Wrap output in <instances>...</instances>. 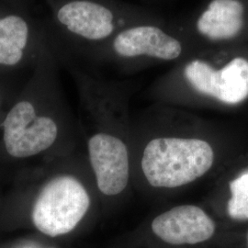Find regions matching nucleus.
Listing matches in <instances>:
<instances>
[{
	"instance_id": "1",
	"label": "nucleus",
	"mask_w": 248,
	"mask_h": 248,
	"mask_svg": "<svg viewBox=\"0 0 248 248\" xmlns=\"http://www.w3.org/2000/svg\"><path fill=\"white\" fill-rule=\"evenodd\" d=\"M50 38L59 56L89 58L127 27L152 22L122 0H45Z\"/></svg>"
},
{
	"instance_id": "2",
	"label": "nucleus",
	"mask_w": 248,
	"mask_h": 248,
	"mask_svg": "<svg viewBox=\"0 0 248 248\" xmlns=\"http://www.w3.org/2000/svg\"><path fill=\"white\" fill-rule=\"evenodd\" d=\"M213 162V147L204 140L160 137L145 146L142 169L151 186L175 188L204 176L212 169Z\"/></svg>"
},
{
	"instance_id": "3",
	"label": "nucleus",
	"mask_w": 248,
	"mask_h": 248,
	"mask_svg": "<svg viewBox=\"0 0 248 248\" xmlns=\"http://www.w3.org/2000/svg\"><path fill=\"white\" fill-rule=\"evenodd\" d=\"M52 45L36 62V97L18 100L9 109L3 123L6 150L15 158H27L49 149L56 141L58 125L52 116L45 113L42 100Z\"/></svg>"
},
{
	"instance_id": "4",
	"label": "nucleus",
	"mask_w": 248,
	"mask_h": 248,
	"mask_svg": "<svg viewBox=\"0 0 248 248\" xmlns=\"http://www.w3.org/2000/svg\"><path fill=\"white\" fill-rule=\"evenodd\" d=\"M90 196L78 178L57 176L42 187L33 204L31 219L37 230L55 237L74 230L90 208Z\"/></svg>"
},
{
	"instance_id": "5",
	"label": "nucleus",
	"mask_w": 248,
	"mask_h": 248,
	"mask_svg": "<svg viewBox=\"0 0 248 248\" xmlns=\"http://www.w3.org/2000/svg\"><path fill=\"white\" fill-rule=\"evenodd\" d=\"M183 53L182 42L154 22L127 27L89 56L95 61L129 63L140 60L174 61Z\"/></svg>"
},
{
	"instance_id": "6",
	"label": "nucleus",
	"mask_w": 248,
	"mask_h": 248,
	"mask_svg": "<svg viewBox=\"0 0 248 248\" xmlns=\"http://www.w3.org/2000/svg\"><path fill=\"white\" fill-rule=\"evenodd\" d=\"M183 76L197 92L226 105H238L248 98V60L235 57L220 69L202 60L186 62Z\"/></svg>"
},
{
	"instance_id": "7",
	"label": "nucleus",
	"mask_w": 248,
	"mask_h": 248,
	"mask_svg": "<svg viewBox=\"0 0 248 248\" xmlns=\"http://www.w3.org/2000/svg\"><path fill=\"white\" fill-rule=\"evenodd\" d=\"M50 44V33L45 22L34 20L20 12L0 17V66L36 63Z\"/></svg>"
},
{
	"instance_id": "8",
	"label": "nucleus",
	"mask_w": 248,
	"mask_h": 248,
	"mask_svg": "<svg viewBox=\"0 0 248 248\" xmlns=\"http://www.w3.org/2000/svg\"><path fill=\"white\" fill-rule=\"evenodd\" d=\"M89 160L99 191L106 196L124 192L130 178L129 153L120 138L97 133L89 139Z\"/></svg>"
},
{
	"instance_id": "9",
	"label": "nucleus",
	"mask_w": 248,
	"mask_h": 248,
	"mask_svg": "<svg viewBox=\"0 0 248 248\" xmlns=\"http://www.w3.org/2000/svg\"><path fill=\"white\" fill-rule=\"evenodd\" d=\"M152 231L169 245H196L213 237L215 223L202 208L180 205L156 216Z\"/></svg>"
},
{
	"instance_id": "10",
	"label": "nucleus",
	"mask_w": 248,
	"mask_h": 248,
	"mask_svg": "<svg viewBox=\"0 0 248 248\" xmlns=\"http://www.w3.org/2000/svg\"><path fill=\"white\" fill-rule=\"evenodd\" d=\"M244 13L240 0H212L197 19V31L211 41H229L243 30Z\"/></svg>"
},
{
	"instance_id": "11",
	"label": "nucleus",
	"mask_w": 248,
	"mask_h": 248,
	"mask_svg": "<svg viewBox=\"0 0 248 248\" xmlns=\"http://www.w3.org/2000/svg\"><path fill=\"white\" fill-rule=\"evenodd\" d=\"M231 198L227 203V213L232 219L248 220V170L230 182Z\"/></svg>"
},
{
	"instance_id": "12",
	"label": "nucleus",
	"mask_w": 248,
	"mask_h": 248,
	"mask_svg": "<svg viewBox=\"0 0 248 248\" xmlns=\"http://www.w3.org/2000/svg\"><path fill=\"white\" fill-rule=\"evenodd\" d=\"M11 2L16 4L19 9L26 10L27 0H11Z\"/></svg>"
},
{
	"instance_id": "13",
	"label": "nucleus",
	"mask_w": 248,
	"mask_h": 248,
	"mask_svg": "<svg viewBox=\"0 0 248 248\" xmlns=\"http://www.w3.org/2000/svg\"><path fill=\"white\" fill-rule=\"evenodd\" d=\"M1 102H2V98H1V94H0V108H1Z\"/></svg>"
},
{
	"instance_id": "14",
	"label": "nucleus",
	"mask_w": 248,
	"mask_h": 248,
	"mask_svg": "<svg viewBox=\"0 0 248 248\" xmlns=\"http://www.w3.org/2000/svg\"></svg>"
},
{
	"instance_id": "15",
	"label": "nucleus",
	"mask_w": 248,
	"mask_h": 248,
	"mask_svg": "<svg viewBox=\"0 0 248 248\" xmlns=\"http://www.w3.org/2000/svg\"><path fill=\"white\" fill-rule=\"evenodd\" d=\"M0 17H2V16H0Z\"/></svg>"
}]
</instances>
